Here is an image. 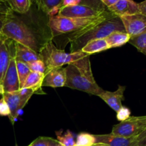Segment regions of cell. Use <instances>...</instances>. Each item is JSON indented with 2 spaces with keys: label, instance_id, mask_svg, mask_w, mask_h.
Masks as SVG:
<instances>
[{
  "label": "cell",
  "instance_id": "obj_20",
  "mask_svg": "<svg viewBox=\"0 0 146 146\" xmlns=\"http://www.w3.org/2000/svg\"><path fill=\"white\" fill-rule=\"evenodd\" d=\"M44 76L45 75L41 73L31 71L27 78H26L22 88H34L37 91V93H38V91L41 90V88L42 87Z\"/></svg>",
  "mask_w": 146,
  "mask_h": 146
},
{
  "label": "cell",
  "instance_id": "obj_22",
  "mask_svg": "<svg viewBox=\"0 0 146 146\" xmlns=\"http://www.w3.org/2000/svg\"><path fill=\"white\" fill-rule=\"evenodd\" d=\"M17 70L19 77V88L21 89L22 88L26 78L31 72V70L28 64L19 61H17Z\"/></svg>",
  "mask_w": 146,
  "mask_h": 146
},
{
  "label": "cell",
  "instance_id": "obj_9",
  "mask_svg": "<svg viewBox=\"0 0 146 146\" xmlns=\"http://www.w3.org/2000/svg\"><path fill=\"white\" fill-rule=\"evenodd\" d=\"M15 55L14 41L1 34L0 36V83L2 84L10 58Z\"/></svg>",
  "mask_w": 146,
  "mask_h": 146
},
{
  "label": "cell",
  "instance_id": "obj_19",
  "mask_svg": "<svg viewBox=\"0 0 146 146\" xmlns=\"http://www.w3.org/2000/svg\"><path fill=\"white\" fill-rule=\"evenodd\" d=\"M109 48V46L105 38H100V39H95L88 41L83 47L81 51L88 54V55H91V54H96V53L106 51Z\"/></svg>",
  "mask_w": 146,
  "mask_h": 146
},
{
  "label": "cell",
  "instance_id": "obj_11",
  "mask_svg": "<svg viewBox=\"0 0 146 146\" xmlns=\"http://www.w3.org/2000/svg\"><path fill=\"white\" fill-rule=\"evenodd\" d=\"M2 86L4 93L14 92L20 89L15 55L12 56L10 58L9 64L3 80Z\"/></svg>",
  "mask_w": 146,
  "mask_h": 146
},
{
  "label": "cell",
  "instance_id": "obj_24",
  "mask_svg": "<svg viewBox=\"0 0 146 146\" xmlns=\"http://www.w3.org/2000/svg\"><path fill=\"white\" fill-rule=\"evenodd\" d=\"M57 135V141L63 146H74L76 145V140L74 133L69 130H67L64 134L61 133V131L56 132Z\"/></svg>",
  "mask_w": 146,
  "mask_h": 146
},
{
  "label": "cell",
  "instance_id": "obj_40",
  "mask_svg": "<svg viewBox=\"0 0 146 146\" xmlns=\"http://www.w3.org/2000/svg\"><path fill=\"white\" fill-rule=\"evenodd\" d=\"M1 36V33L0 32V36Z\"/></svg>",
  "mask_w": 146,
  "mask_h": 146
},
{
  "label": "cell",
  "instance_id": "obj_12",
  "mask_svg": "<svg viewBox=\"0 0 146 146\" xmlns=\"http://www.w3.org/2000/svg\"><path fill=\"white\" fill-rule=\"evenodd\" d=\"M104 11H99L84 4H78L71 7H61L58 15L66 17H92L100 15Z\"/></svg>",
  "mask_w": 146,
  "mask_h": 146
},
{
  "label": "cell",
  "instance_id": "obj_26",
  "mask_svg": "<svg viewBox=\"0 0 146 146\" xmlns=\"http://www.w3.org/2000/svg\"><path fill=\"white\" fill-rule=\"evenodd\" d=\"M30 146H63L57 140L49 137L40 136L34 140Z\"/></svg>",
  "mask_w": 146,
  "mask_h": 146
},
{
  "label": "cell",
  "instance_id": "obj_4",
  "mask_svg": "<svg viewBox=\"0 0 146 146\" xmlns=\"http://www.w3.org/2000/svg\"><path fill=\"white\" fill-rule=\"evenodd\" d=\"M114 14L106 10L100 15L92 17H66L60 15L49 17L47 26L50 29L52 36L64 34H73L89 26L101 22Z\"/></svg>",
  "mask_w": 146,
  "mask_h": 146
},
{
  "label": "cell",
  "instance_id": "obj_13",
  "mask_svg": "<svg viewBox=\"0 0 146 146\" xmlns=\"http://www.w3.org/2000/svg\"><path fill=\"white\" fill-rule=\"evenodd\" d=\"M66 80V67H58L48 71L44 76L42 86L59 88L65 86Z\"/></svg>",
  "mask_w": 146,
  "mask_h": 146
},
{
  "label": "cell",
  "instance_id": "obj_32",
  "mask_svg": "<svg viewBox=\"0 0 146 146\" xmlns=\"http://www.w3.org/2000/svg\"><path fill=\"white\" fill-rule=\"evenodd\" d=\"M81 0H62V7H71L76 6L78 4H81Z\"/></svg>",
  "mask_w": 146,
  "mask_h": 146
},
{
  "label": "cell",
  "instance_id": "obj_2",
  "mask_svg": "<svg viewBox=\"0 0 146 146\" xmlns=\"http://www.w3.org/2000/svg\"><path fill=\"white\" fill-rule=\"evenodd\" d=\"M66 80L64 86L97 96L104 91L94 79L91 67L90 55L68 64L66 67Z\"/></svg>",
  "mask_w": 146,
  "mask_h": 146
},
{
  "label": "cell",
  "instance_id": "obj_14",
  "mask_svg": "<svg viewBox=\"0 0 146 146\" xmlns=\"http://www.w3.org/2000/svg\"><path fill=\"white\" fill-rule=\"evenodd\" d=\"M125 86H118V89L114 92L104 91L98 96L104 102L108 104L110 108L115 112H118L122 108V101L124 99V91Z\"/></svg>",
  "mask_w": 146,
  "mask_h": 146
},
{
  "label": "cell",
  "instance_id": "obj_29",
  "mask_svg": "<svg viewBox=\"0 0 146 146\" xmlns=\"http://www.w3.org/2000/svg\"><path fill=\"white\" fill-rule=\"evenodd\" d=\"M117 113V119L118 121H123L125 120L128 119L129 117H131V111L128 108L125 106H122V108L119 110Z\"/></svg>",
  "mask_w": 146,
  "mask_h": 146
},
{
  "label": "cell",
  "instance_id": "obj_10",
  "mask_svg": "<svg viewBox=\"0 0 146 146\" xmlns=\"http://www.w3.org/2000/svg\"><path fill=\"white\" fill-rule=\"evenodd\" d=\"M143 133L138 136L130 137V138L117 136L111 133L94 135V137H95L94 145L98 144V145L106 146H133L141 139Z\"/></svg>",
  "mask_w": 146,
  "mask_h": 146
},
{
  "label": "cell",
  "instance_id": "obj_39",
  "mask_svg": "<svg viewBox=\"0 0 146 146\" xmlns=\"http://www.w3.org/2000/svg\"><path fill=\"white\" fill-rule=\"evenodd\" d=\"M0 1H6L5 0H0ZM6 2H7V1H6Z\"/></svg>",
  "mask_w": 146,
  "mask_h": 146
},
{
  "label": "cell",
  "instance_id": "obj_42",
  "mask_svg": "<svg viewBox=\"0 0 146 146\" xmlns=\"http://www.w3.org/2000/svg\"><path fill=\"white\" fill-rule=\"evenodd\" d=\"M74 146H77V145H74Z\"/></svg>",
  "mask_w": 146,
  "mask_h": 146
},
{
  "label": "cell",
  "instance_id": "obj_35",
  "mask_svg": "<svg viewBox=\"0 0 146 146\" xmlns=\"http://www.w3.org/2000/svg\"><path fill=\"white\" fill-rule=\"evenodd\" d=\"M100 1L103 3V4H104L106 7L108 8V7H110L111 6H112L113 4H115L118 0H100Z\"/></svg>",
  "mask_w": 146,
  "mask_h": 146
},
{
  "label": "cell",
  "instance_id": "obj_34",
  "mask_svg": "<svg viewBox=\"0 0 146 146\" xmlns=\"http://www.w3.org/2000/svg\"><path fill=\"white\" fill-rule=\"evenodd\" d=\"M138 9L141 14L146 16V0L138 4Z\"/></svg>",
  "mask_w": 146,
  "mask_h": 146
},
{
  "label": "cell",
  "instance_id": "obj_15",
  "mask_svg": "<svg viewBox=\"0 0 146 146\" xmlns=\"http://www.w3.org/2000/svg\"><path fill=\"white\" fill-rule=\"evenodd\" d=\"M108 9L114 15L119 17L140 13L138 4L133 0H118L115 4L108 7Z\"/></svg>",
  "mask_w": 146,
  "mask_h": 146
},
{
  "label": "cell",
  "instance_id": "obj_16",
  "mask_svg": "<svg viewBox=\"0 0 146 146\" xmlns=\"http://www.w3.org/2000/svg\"><path fill=\"white\" fill-rule=\"evenodd\" d=\"M15 47V58L17 61L29 64L37 60H41L39 53L34 51L29 47L14 41Z\"/></svg>",
  "mask_w": 146,
  "mask_h": 146
},
{
  "label": "cell",
  "instance_id": "obj_25",
  "mask_svg": "<svg viewBox=\"0 0 146 146\" xmlns=\"http://www.w3.org/2000/svg\"><path fill=\"white\" fill-rule=\"evenodd\" d=\"M95 144V137L92 134L87 133H81L76 139V145L77 146H92Z\"/></svg>",
  "mask_w": 146,
  "mask_h": 146
},
{
  "label": "cell",
  "instance_id": "obj_17",
  "mask_svg": "<svg viewBox=\"0 0 146 146\" xmlns=\"http://www.w3.org/2000/svg\"><path fill=\"white\" fill-rule=\"evenodd\" d=\"M38 9L48 17L57 15L62 7V0H34Z\"/></svg>",
  "mask_w": 146,
  "mask_h": 146
},
{
  "label": "cell",
  "instance_id": "obj_27",
  "mask_svg": "<svg viewBox=\"0 0 146 146\" xmlns=\"http://www.w3.org/2000/svg\"><path fill=\"white\" fill-rule=\"evenodd\" d=\"M81 4L88 6L99 11H104L108 10V8L106 7L100 0H81Z\"/></svg>",
  "mask_w": 146,
  "mask_h": 146
},
{
  "label": "cell",
  "instance_id": "obj_43",
  "mask_svg": "<svg viewBox=\"0 0 146 146\" xmlns=\"http://www.w3.org/2000/svg\"><path fill=\"white\" fill-rule=\"evenodd\" d=\"M28 146H30V145H28Z\"/></svg>",
  "mask_w": 146,
  "mask_h": 146
},
{
  "label": "cell",
  "instance_id": "obj_6",
  "mask_svg": "<svg viewBox=\"0 0 146 146\" xmlns=\"http://www.w3.org/2000/svg\"><path fill=\"white\" fill-rule=\"evenodd\" d=\"M36 93H37V91L34 88H22L14 92L3 94L1 96L7 102L10 110V115H9V118L11 123H14L20 111L27 105L33 94Z\"/></svg>",
  "mask_w": 146,
  "mask_h": 146
},
{
  "label": "cell",
  "instance_id": "obj_30",
  "mask_svg": "<svg viewBox=\"0 0 146 146\" xmlns=\"http://www.w3.org/2000/svg\"><path fill=\"white\" fill-rule=\"evenodd\" d=\"M10 115V110L7 102L1 97L0 99V115L1 116H9Z\"/></svg>",
  "mask_w": 146,
  "mask_h": 146
},
{
  "label": "cell",
  "instance_id": "obj_3",
  "mask_svg": "<svg viewBox=\"0 0 146 146\" xmlns=\"http://www.w3.org/2000/svg\"><path fill=\"white\" fill-rule=\"evenodd\" d=\"M114 31H125L121 17L113 15L101 22L89 26L68 36L71 43V52L81 51L83 47L90 41L106 38Z\"/></svg>",
  "mask_w": 146,
  "mask_h": 146
},
{
  "label": "cell",
  "instance_id": "obj_36",
  "mask_svg": "<svg viewBox=\"0 0 146 146\" xmlns=\"http://www.w3.org/2000/svg\"><path fill=\"white\" fill-rule=\"evenodd\" d=\"M4 93V88H3V86L2 84L0 83V96H2Z\"/></svg>",
  "mask_w": 146,
  "mask_h": 146
},
{
  "label": "cell",
  "instance_id": "obj_31",
  "mask_svg": "<svg viewBox=\"0 0 146 146\" xmlns=\"http://www.w3.org/2000/svg\"><path fill=\"white\" fill-rule=\"evenodd\" d=\"M11 9L6 1H0V17H6Z\"/></svg>",
  "mask_w": 146,
  "mask_h": 146
},
{
  "label": "cell",
  "instance_id": "obj_1",
  "mask_svg": "<svg viewBox=\"0 0 146 146\" xmlns=\"http://www.w3.org/2000/svg\"><path fill=\"white\" fill-rule=\"evenodd\" d=\"M0 32L4 36L20 43L37 53H39L44 44L48 41L44 40L34 28L14 15L11 9L6 16Z\"/></svg>",
  "mask_w": 146,
  "mask_h": 146
},
{
  "label": "cell",
  "instance_id": "obj_41",
  "mask_svg": "<svg viewBox=\"0 0 146 146\" xmlns=\"http://www.w3.org/2000/svg\"><path fill=\"white\" fill-rule=\"evenodd\" d=\"M5 1H7V0H5Z\"/></svg>",
  "mask_w": 146,
  "mask_h": 146
},
{
  "label": "cell",
  "instance_id": "obj_7",
  "mask_svg": "<svg viewBox=\"0 0 146 146\" xmlns=\"http://www.w3.org/2000/svg\"><path fill=\"white\" fill-rule=\"evenodd\" d=\"M146 131V115L131 116L114 125L111 133L125 138L138 136Z\"/></svg>",
  "mask_w": 146,
  "mask_h": 146
},
{
  "label": "cell",
  "instance_id": "obj_28",
  "mask_svg": "<svg viewBox=\"0 0 146 146\" xmlns=\"http://www.w3.org/2000/svg\"><path fill=\"white\" fill-rule=\"evenodd\" d=\"M28 65L31 71H33V72L41 73V74H44V75L46 73V67L42 60H37L34 62L29 63L28 64Z\"/></svg>",
  "mask_w": 146,
  "mask_h": 146
},
{
  "label": "cell",
  "instance_id": "obj_8",
  "mask_svg": "<svg viewBox=\"0 0 146 146\" xmlns=\"http://www.w3.org/2000/svg\"><path fill=\"white\" fill-rule=\"evenodd\" d=\"M125 32L131 37L146 32V16L141 13L121 17Z\"/></svg>",
  "mask_w": 146,
  "mask_h": 146
},
{
  "label": "cell",
  "instance_id": "obj_37",
  "mask_svg": "<svg viewBox=\"0 0 146 146\" xmlns=\"http://www.w3.org/2000/svg\"><path fill=\"white\" fill-rule=\"evenodd\" d=\"M4 19H5V17H0V29H1V25H2V23H3V21H4Z\"/></svg>",
  "mask_w": 146,
  "mask_h": 146
},
{
  "label": "cell",
  "instance_id": "obj_5",
  "mask_svg": "<svg viewBox=\"0 0 146 146\" xmlns=\"http://www.w3.org/2000/svg\"><path fill=\"white\" fill-rule=\"evenodd\" d=\"M39 54L41 60L46 67V73L54 68L62 67L64 65L72 64L82 57L88 55L81 51L66 53L64 50L57 48L51 40H49L44 44Z\"/></svg>",
  "mask_w": 146,
  "mask_h": 146
},
{
  "label": "cell",
  "instance_id": "obj_33",
  "mask_svg": "<svg viewBox=\"0 0 146 146\" xmlns=\"http://www.w3.org/2000/svg\"><path fill=\"white\" fill-rule=\"evenodd\" d=\"M133 146H146V131L143 133L141 139Z\"/></svg>",
  "mask_w": 146,
  "mask_h": 146
},
{
  "label": "cell",
  "instance_id": "obj_21",
  "mask_svg": "<svg viewBox=\"0 0 146 146\" xmlns=\"http://www.w3.org/2000/svg\"><path fill=\"white\" fill-rule=\"evenodd\" d=\"M7 2L14 12L24 14L29 11L32 0H7Z\"/></svg>",
  "mask_w": 146,
  "mask_h": 146
},
{
  "label": "cell",
  "instance_id": "obj_18",
  "mask_svg": "<svg viewBox=\"0 0 146 146\" xmlns=\"http://www.w3.org/2000/svg\"><path fill=\"white\" fill-rule=\"evenodd\" d=\"M131 36L125 31H114L105 38L109 48H115L123 46L129 41Z\"/></svg>",
  "mask_w": 146,
  "mask_h": 146
},
{
  "label": "cell",
  "instance_id": "obj_23",
  "mask_svg": "<svg viewBox=\"0 0 146 146\" xmlns=\"http://www.w3.org/2000/svg\"><path fill=\"white\" fill-rule=\"evenodd\" d=\"M128 42L138 50V51L146 54V32L131 37Z\"/></svg>",
  "mask_w": 146,
  "mask_h": 146
},
{
  "label": "cell",
  "instance_id": "obj_38",
  "mask_svg": "<svg viewBox=\"0 0 146 146\" xmlns=\"http://www.w3.org/2000/svg\"><path fill=\"white\" fill-rule=\"evenodd\" d=\"M92 146H106V145H98V144H96V145H94Z\"/></svg>",
  "mask_w": 146,
  "mask_h": 146
}]
</instances>
